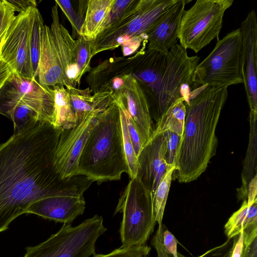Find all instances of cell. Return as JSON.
<instances>
[{
	"mask_svg": "<svg viewBox=\"0 0 257 257\" xmlns=\"http://www.w3.org/2000/svg\"><path fill=\"white\" fill-rule=\"evenodd\" d=\"M62 130L32 121L0 144V233L34 202L55 196H79L93 182L79 174L62 179L54 166Z\"/></svg>",
	"mask_w": 257,
	"mask_h": 257,
	"instance_id": "cell-1",
	"label": "cell"
},
{
	"mask_svg": "<svg viewBox=\"0 0 257 257\" xmlns=\"http://www.w3.org/2000/svg\"><path fill=\"white\" fill-rule=\"evenodd\" d=\"M227 96V87L206 86L190 92L188 102H185L184 131L175 163V177L179 182L196 180L215 155L216 128Z\"/></svg>",
	"mask_w": 257,
	"mask_h": 257,
	"instance_id": "cell-2",
	"label": "cell"
},
{
	"mask_svg": "<svg viewBox=\"0 0 257 257\" xmlns=\"http://www.w3.org/2000/svg\"><path fill=\"white\" fill-rule=\"evenodd\" d=\"M199 59L189 56L187 49L177 43L168 53L149 49L140 52L132 75L144 89L156 121L175 101L185 98L184 87L192 88Z\"/></svg>",
	"mask_w": 257,
	"mask_h": 257,
	"instance_id": "cell-3",
	"label": "cell"
},
{
	"mask_svg": "<svg viewBox=\"0 0 257 257\" xmlns=\"http://www.w3.org/2000/svg\"><path fill=\"white\" fill-rule=\"evenodd\" d=\"M78 172L98 184L128 174L119 109L115 103L97 114L80 157Z\"/></svg>",
	"mask_w": 257,
	"mask_h": 257,
	"instance_id": "cell-4",
	"label": "cell"
},
{
	"mask_svg": "<svg viewBox=\"0 0 257 257\" xmlns=\"http://www.w3.org/2000/svg\"><path fill=\"white\" fill-rule=\"evenodd\" d=\"M179 2V0H134L115 22L92 40V58L112 50L135 37L146 39V35Z\"/></svg>",
	"mask_w": 257,
	"mask_h": 257,
	"instance_id": "cell-5",
	"label": "cell"
},
{
	"mask_svg": "<svg viewBox=\"0 0 257 257\" xmlns=\"http://www.w3.org/2000/svg\"><path fill=\"white\" fill-rule=\"evenodd\" d=\"M122 212L119 232L122 247L145 244L156 223L152 194L136 178L130 179L114 214Z\"/></svg>",
	"mask_w": 257,
	"mask_h": 257,
	"instance_id": "cell-6",
	"label": "cell"
},
{
	"mask_svg": "<svg viewBox=\"0 0 257 257\" xmlns=\"http://www.w3.org/2000/svg\"><path fill=\"white\" fill-rule=\"evenodd\" d=\"M217 40L211 52L196 67L192 88L206 86L228 88L243 83L240 72L242 39L239 28Z\"/></svg>",
	"mask_w": 257,
	"mask_h": 257,
	"instance_id": "cell-7",
	"label": "cell"
},
{
	"mask_svg": "<svg viewBox=\"0 0 257 257\" xmlns=\"http://www.w3.org/2000/svg\"><path fill=\"white\" fill-rule=\"evenodd\" d=\"M97 214L73 227L64 223L47 240L26 248L24 257H89L95 253V243L106 230Z\"/></svg>",
	"mask_w": 257,
	"mask_h": 257,
	"instance_id": "cell-8",
	"label": "cell"
},
{
	"mask_svg": "<svg viewBox=\"0 0 257 257\" xmlns=\"http://www.w3.org/2000/svg\"><path fill=\"white\" fill-rule=\"evenodd\" d=\"M232 0H197L184 11L180 24L178 39L180 45L198 53L213 39H219L225 12Z\"/></svg>",
	"mask_w": 257,
	"mask_h": 257,
	"instance_id": "cell-9",
	"label": "cell"
},
{
	"mask_svg": "<svg viewBox=\"0 0 257 257\" xmlns=\"http://www.w3.org/2000/svg\"><path fill=\"white\" fill-rule=\"evenodd\" d=\"M15 105L34 110L41 122L54 125V93L49 86L41 85L36 78H26L13 72L0 91V114Z\"/></svg>",
	"mask_w": 257,
	"mask_h": 257,
	"instance_id": "cell-10",
	"label": "cell"
},
{
	"mask_svg": "<svg viewBox=\"0 0 257 257\" xmlns=\"http://www.w3.org/2000/svg\"><path fill=\"white\" fill-rule=\"evenodd\" d=\"M34 8L15 16L1 48V57L13 72L26 78H36L31 59V33Z\"/></svg>",
	"mask_w": 257,
	"mask_h": 257,
	"instance_id": "cell-11",
	"label": "cell"
},
{
	"mask_svg": "<svg viewBox=\"0 0 257 257\" xmlns=\"http://www.w3.org/2000/svg\"><path fill=\"white\" fill-rule=\"evenodd\" d=\"M100 111L97 110L86 115L74 127L62 130L54 159L55 170L62 179L79 175L81 153Z\"/></svg>",
	"mask_w": 257,
	"mask_h": 257,
	"instance_id": "cell-12",
	"label": "cell"
},
{
	"mask_svg": "<svg viewBox=\"0 0 257 257\" xmlns=\"http://www.w3.org/2000/svg\"><path fill=\"white\" fill-rule=\"evenodd\" d=\"M111 98L119 107L126 111L144 146L153 131L152 119L147 95L132 74L126 75L123 89Z\"/></svg>",
	"mask_w": 257,
	"mask_h": 257,
	"instance_id": "cell-13",
	"label": "cell"
},
{
	"mask_svg": "<svg viewBox=\"0 0 257 257\" xmlns=\"http://www.w3.org/2000/svg\"><path fill=\"white\" fill-rule=\"evenodd\" d=\"M167 137L165 133H152L137 157L136 178L150 191L154 199L156 189L169 166L166 161Z\"/></svg>",
	"mask_w": 257,
	"mask_h": 257,
	"instance_id": "cell-14",
	"label": "cell"
},
{
	"mask_svg": "<svg viewBox=\"0 0 257 257\" xmlns=\"http://www.w3.org/2000/svg\"><path fill=\"white\" fill-rule=\"evenodd\" d=\"M241 35L240 72L250 111L257 112V18L250 11L239 28Z\"/></svg>",
	"mask_w": 257,
	"mask_h": 257,
	"instance_id": "cell-15",
	"label": "cell"
},
{
	"mask_svg": "<svg viewBox=\"0 0 257 257\" xmlns=\"http://www.w3.org/2000/svg\"><path fill=\"white\" fill-rule=\"evenodd\" d=\"M37 77L42 85L70 86L66 78L51 29L44 24L40 31V56Z\"/></svg>",
	"mask_w": 257,
	"mask_h": 257,
	"instance_id": "cell-16",
	"label": "cell"
},
{
	"mask_svg": "<svg viewBox=\"0 0 257 257\" xmlns=\"http://www.w3.org/2000/svg\"><path fill=\"white\" fill-rule=\"evenodd\" d=\"M85 208L83 196H55L44 198L32 204L26 213L34 214L55 222L70 224L82 214Z\"/></svg>",
	"mask_w": 257,
	"mask_h": 257,
	"instance_id": "cell-17",
	"label": "cell"
},
{
	"mask_svg": "<svg viewBox=\"0 0 257 257\" xmlns=\"http://www.w3.org/2000/svg\"><path fill=\"white\" fill-rule=\"evenodd\" d=\"M58 9L55 3L51 10L52 22L50 29L66 78L70 86L75 87L81 81L76 62V40L60 23Z\"/></svg>",
	"mask_w": 257,
	"mask_h": 257,
	"instance_id": "cell-18",
	"label": "cell"
},
{
	"mask_svg": "<svg viewBox=\"0 0 257 257\" xmlns=\"http://www.w3.org/2000/svg\"><path fill=\"white\" fill-rule=\"evenodd\" d=\"M191 1L179 2L146 35L147 49L168 53L177 44L181 19L185 6Z\"/></svg>",
	"mask_w": 257,
	"mask_h": 257,
	"instance_id": "cell-19",
	"label": "cell"
},
{
	"mask_svg": "<svg viewBox=\"0 0 257 257\" xmlns=\"http://www.w3.org/2000/svg\"><path fill=\"white\" fill-rule=\"evenodd\" d=\"M242 231L243 244L246 247L257 237V200L251 204L243 200L240 208L232 214L224 225L228 239L235 237Z\"/></svg>",
	"mask_w": 257,
	"mask_h": 257,
	"instance_id": "cell-20",
	"label": "cell"
},
{
	"mask_svg": "<svg viewBox=\"0 0 257 257\" xmlns=\"http://www.w3.org/2000/svg\"><path fill=\"white\" fill-rule=\"evenodd\" d=\"M136 54L131 57L111 58L91 68L86 79L92 92L112 79L125 74H132Z\"/></svg>",
	"mask_w": 257,
	"mask_h": 257,
	"instance_id": "cell-21",
	"label": "cell"
},
{
	"mask_svg": "<svg viewBox=\"0 0 257 257\" xmlns=\"http://www.w3.org/2000/svg\"><path fill=\"white\" fill-rule=\"evenodd\" d=\"M114 0H89L79 35L94 40L100 34L102 26Z\"/></svg>",
	"mask_w": 257,
	"mask_h": 257,
	"instance_id": "cell-22",
	"label": "cell"
},
{
	"mask_svg": "<svg viewBox=\"0 0 257 257\" xmlns=\"http://www.w3.org/2000/svg\"><path fill=\"white\" fill-rule=\"evenodd\" d=\"M257 112H249V139L241 173V186L238 191L240 199L247 200L248 185L256 174Z\"/></svg>",
	"mask_w": 257,
	"mask_h": 257,
	"instance_id": "cell-23",
	"label": "cell"
},
{
	"mask_svg": "<svg viewBox=\"0 0 257 257\" xmlns=\"http://www.w3.org/2000/svg\"><path fill=\"white\" fill-rule=\"evenodd\" d=\"M185 99L182 97L173 103L156 121L152 133L157 134L169 131L182 137L186 117Z\"/></svg>",
	"mask_w": 257,
	"mask_h": 257,
	"instance_id": "cell-24",
	"label": "cell"
},
{
	"mask_svg": "<svg viewBox=\"0 0 257 257\" xmlns=\"http://www.w3.org/2000/svg\"><path fill=\"white\" fill-rule=\"evenodd\" d=\"M52 89L55 101V122L53 126L61 130L74 127L76 124V120L67 89L61 85L53 86Z\"/></svg>",
	"mask_w": 257,
	"mask_h": 257,
	"instance_id": "cell-25",
	"label": "cell"
},
{
	"mask_svg": "<svg viewBox=\"0 0 257 257\" xmlns=\"http://www.w3.org/2000/svg\"><path fill=\"white\" fill-rule=\"evenodd\" d=\"M68 91L76 122L84 116L99 110L96 108L92 91L89 87L80 89L72 86L65 87Z\"/></svg>",
	"mask_w": 257,
	"mask_h": 257,
	"instance_id": "cell-26",
	"label": "cell"
},
{
	"mask_svg": "<svg viewBox=\"0 0 257 257\" xmlns=\"http://www.w3.org/2000/svg\"><path fill=\"white\" fill-rule=\"evenodd\" d=\"M175 169V165L168 166L166 173L159 184L153 199L155 220L159 226L162 224L164 212Z\"/></svg>",
	"mask_w": 257,
	"mask_h": 257,
	"instance_id": "cell-27",
	"label": "cell"
},
{
	"mask_svg": "<svg viewBox=\"0 0 257 257\" xmlns=\"http://www.w3.org/2000/svg\"><path fill=\"white\" fill-rule=\"evenodd\" d=\"M44 21L37 8L33 10L31 33V59L35 77L37 78L40 56V31Z\"/></svg>",
	"mask_w": 257,
	"mask_h": 257,
	"instance_id": "cell-28",
	"label": "cell"
},
{
	"mask_svg": "<svg viewBox=\"0 0 257 257\" xmlns=\"http://www.w3.org/2000/svg\"><path fill=\"white\" fill-rule=\"evenodd\" d=\"M119 109L122 128L124 152L128 169V174L131 179L135 178L137 176L138 159L128 135L124 111L120 107H119Z\"/></svg>",
	"mask_w": 257,
	"mask_h": 257,
	"instance_id": "cell-29",
	"label": "cell"
},
{
	"mask_svg": "<svg viewBox=\"0 0 257 257\" xmlns=\"http://www.w3.org/2000/svg\"><path fill=\"white\" fill-rule=\"evenodd\" d=\"M76 40L77 48L76 62L79 73V78L87 72H89L91 67L90 62L92 59L91 45L92 40L86 39L80 35Z\"/></svg>",
	"mask_w": 257,
	"mask_h": 257,
	"instance_id": "cell-30",
	"label": "cell"
},
{
	"mask_svg": "<svg viewBox=\"0 0 257 257\" xmlns=\"http://www.w3.org/2000/svg\"><path fill=\"white\" fill-rule=\"evenodd\" d=\"M55 2L58 7L61 9L70 22L72 28L73 36L75 35L74 37L77 39L80 36L79 33L84 19L82 18L78 13L74 10L71 1L62 0L55 1Z\"/></svg>",
	"mask_w": 257,
	"mask_h": 257,
	"instance_id": "cell-31",
	"label": "cell"
},
{
	"mask_svg": "<svg viewBox=\"0 0 257 257\" xmlns=\"http://www.w3.org/2000/svg\"><path fill=\"white\" fill-rule=\"evenodd\" d=\"M151 248L146 245L122 247L106 254H93V257H147Z\"/></svg>",
	"mask_w": 257,
	"mask_h": 257,
	"instance_id": "cell-32",
	"label": "cell"
},
{
	"mask_svg": "<svg viewBox=\"0 0 257 257\" xmlns=\"http://www.w3.org/2000/svg\"><path fill=\"white\" fill-rule=\"evenodd\" d=\"M15 12L14 7L8 0L0 1V47L16 16Z\"/></svg>",
	"mask_w": 257,
	"mask_h": 257,
	"instance_id": "cell-33",
	"label": "cell"
},
{
	"mask_svg": "<svg viewBox=\"0 0 257 257\" xmlns=\"http://www.w3.org/2000/svg\"><path fill=\"white\" fill-rule=\"evenodd\" d=\"M133 1L134 0H114L105 21L102 26L100 34L118 20L127 10Z\"/></svg>",
	"mask_w": 257,
	"mask_h": 257,
	"instance_id": "cell-34",
	"label": "cell"
},
{
	"mask_svg": "<svg viewBox=\"0 0 257 257\" xmlns=\"http://www.w3.org/2000/svg\"><path fill=\"white\" fill-rule=\"evenodd\" d=\"M228 239L223 244L210 249L198 257H231L235 238ZM178 257H185L178 253Z\"/></svg>",
	"mask_w": 257,
	"mask_h": 257,
	"instance_id": "cell-35",
	"label": "cell"
},
{
	"mask_svg": "<svg viewBox=\"0 0 257 257\" xmlns=\"http://www.w3.org/2000/svg\"><path fill=\"white\" fill-rule=\"evenodd\" d=\"M167 137V148L166 154L167 164L175 165L177 150L181 137L169 131L164 132Z\"/></svg>",
	"mask_w": 257,
	"mask_h": 257,
	"instance_id": "cell-36",
	"label": "cell"
},
{
	"mask_svg": "<svg viewBox=\"0 0 257 257\" xmlns=\"http://www.w3.org/2000/svg\"><path fill=\"white\" fill-rule=\"evenodd\" d=\"M122 109L124 111L125 114L128 135L133 145L135 154L137 157H138L143 146L139 134L137 131L136 127L135 126L132 120L130 119L126 111L124 109Z\"/></svg>",
	"mask_w": 257,
	"mask_h": 257,
	"instance_id": "cell-37",
	"label": "cell"
},
{
	"mask_svg": "<svg viewBox=\"0 0 257 257\" xmlns=\"http://www.w3.org/2000/svg\"><path fill=\"white\" fill-rule=\"evenodd\" d=\"M178 241L174 235L167 229H164L163 233V245L167 253L173 257H178Z\"/></svg>",
	"mask_w": 257,
	"mask_h": 257,
	"instance_id": "cell-38",
	"label": "cell"
},
{
	"mask_svg": "<svg viewBox=\"0 0 257 257\" xmlns=\"http://www.w3.org/2000/svg\"><path fill=\"white\" fill-rule=\"evenodd\" d=\"M146 40L143 37H135L131 39L121 45L123 56H128L137 50L141 42Z\"/></svg>",
	"mask_w": 257,
	"mask_h": 257,
	"instance_id": "cell-39",
	"label": "cell"
},
{
	"mask_svg": "<svg viewBox=\"0 0 257 257\" xmlns=\"http://www.w3.org/2000/svg\"><path fill=\"white\" fill-rule=\"evenodd\" d=\"M13 5L16 12L22 13L31 8L37 7V2L34 0H8Z\"/></svg>",
	"mask_w": 257,
	"mask_h": 257,
	"instance_id": "cell-40",
	"label": "cell"
},
{
	"mask_svg": "<svg viewBox=\"0 0 257 257\" xmlns=\"http://www.w3.org/2000/svg\"><path fill=\"white\" fill-rule=\"evenodd\" d=\"M0 47V91L8 79L12 74L13 71L1 55Z\"/></svg>",
	"mask_w": 257,
	"mask_h": 257,
	"instance_id": "cell-41",
	"label": "cell"
},
{
	"mask_svg": "<svg viewBox=\"0 0 257 257\" xmlns=\"http://www.w3.org/2000/svg\"><path fill=\"white\" fill-rule=\"evenodd\" d=\"M257 175L255 174L249 182L247 188V202L248 204L252 203L256 198Z\"/></svg>",
	"mask_w": 257,
	"mask_h": 257,
	"instance_id": "cell-42",
	"label": "cell"
},
{
	"mask_svg": "<svg viewBox=\"0 0 257 257\" xmlns=\"http://www.w3.org/2000/svg\"><path fill=\"white\" fill-rule=\"evenodd\" d=\"M256 238L248 246L243 248L242 257H257Z\"/></svg>",
	"mask_w": 257,
	"mask_h": 257,
	"instance_id": "cell-43",
	"label": "cell"
},
{
	"mask_svg": "<svg viewBox=\"0 0 257 257\" xmlns=\"http://www.w3.org/2000/svg\"><path fill=\"white\" fill-rule=\"evenodd\" d=\"M231 257H242L241 251L238 249H233Z\"/></svg>",
	"mask_w": 257,
	"mask_h": 257,
	"instance_id": "cell-44",
	"label": "cell"
}]
</instances>
